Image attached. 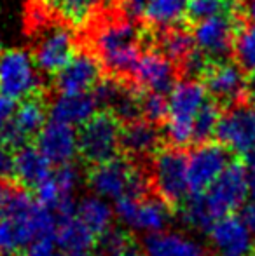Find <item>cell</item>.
<instances>
[{
	"label": "cell",
	"instance_id": "6da1fadb",
	"mask_svg": "<svg viewBox=\"0 0 255 256\" xmlns=\"http://www.w3.org/2000/svg\"><path fill=\"white\" fill-rule=\"evenodd\" d=\"M58 218L37 202L28 190L18 188L0 209V256H25L39 239L55 237Z\"/></svg>",
	"mask_w": 255,
	"mask_h": 256
},
{
	"label": "cell",
	"instance_id": "7a4b0ae2",
	"mask_svg": "<svg viewBox=\"0 0 255 256\" xmlns=\"http://www.w3.org/2000/svg\"><path fill=\"white\" fill-rule=\"evenodd\" d=\"M250 196L248 171L239 160H231L217 182L201 196H191L184 204V220L191 226L210 230L217 220L241 209Z\"/></svg>",
	"mask_w": 255,
	"mask_h": 256
},
{
	"label": "cell",
	"instance_id": "3957f363",
	"mask_svg": "<svg viewBox=\"0 0 255 256\" xmlns=\"http://www.w3.org/2000/svg\"><path fill=\"white\" fill-rule=\"evenodd\" d=\"M145 40L147 34L136 24V21L121 18L102 24L93 44L103 70L109 72L110 77L128 82V78H133L143 52V44H147Z\"/></svg>",
	"mask_w": 255,
	"mask_h": 256
},
{
	"label": "cell",
	"instance_id": "277c9868",
	"mask_svg": "<svg viewBox=\"0 0 255 256\" xmlns=\"http://www.w3.org/2000/svg\"><path fill=\"white\" fill-rule=\"evenodd\" d=\"M206 102L208 92L201 82L182 78L175 84L168 96V117L163 129V136L170 146L184 148L192 143L194 118Z\"/></svg>",
	"mask_w": 255,
	"mask_h": 256
},
{
	"label": "cell",
	"instance_id": "5b68a950",
	"mask_svg": "<svg viewBox=\"0 0 255 256\" xmlns=\"http://www.w3.org/2000/svg\"><path fill=\"white\" fill-rule=\"evenodd\" d=\"M123 122L109 110H100L77 129L79 155L91 166L112 160L121 150Z\"/></svg>",
	"mask_w": 255,
	"mask_h": 256
},
{
	"label": "cell",
	"instance_id": "8992f818",
	"mask_svg": "<svg viewBox=\"0 0 255 256\" xmlns=\"http://www.w3.org/2000/svg\"><path fill=\"white\" fill-rule=\"evenodd\" d=\"M88 185L95 196L105 200H117L124 196L143 197L147 190L143 174L123 157L93 166L88 172Z\"/></svg>",
	"mask_w": 255,
	"mask_h": 256
},
{
	"label": "cell",
	"instance_id": "52a82bcc",
	"mask_svg": "<svg viewBox=\"0 0 255 256\" xmlns=\"http://www.w3.org/2000/svg\"><path fill=\"white\" fill-rule=\"evenodd\" d=\"M34 54L25 49H0V94L21 102L41 89Z\"/></svg>",
	"mask_w": 255,
	"mask_h": 256
},
{
	"label": "cell",
	"instance_id": "ba28073f",
	"mask_svg": "<svg viewBox=\"0 0 255 256\" xmlns=\"http://www.w3.org/2000/svg\"><path fill=\"white\" fill-rule=\"evenodd\" d=\"M245 23L243 12L208 18L194 24V44L211 61H225L234 49L236 35Z\"/></svg>",
	"mask_w": 255,
	"mask_h": 256
},
{
	"label": "cell",
	"instance_id": "9c48e42d",
	"mask_svg": "<svg viewBox=\"0 0 255 256\" xmlns=\"http://www.w3.org/2000/svg\"><path fill=\"white\" fill-rule=\"evenodd\" d=\"M152 183L164 202L180 204L187 200V155L182 148L170 146L154 154Z\"/></svg>",
	"mask_w": 255,
	"mask_h": 256
},
{
	"label": "cell",
	"instance_id": "30bf717a",
	"mask_svg": "<svg viewBox=\"0 0 255 256\" xmlns=\"http://www.w3.org/2000/svg\"><path fill=\"white\" fill-rule=\"evenodd\" d=\"M114 214L128 228L150 236L166 228L170 222V204L161 197L124 196L116 200Z\"/></svg>",
	"mask_w": 255,
	"mask_h": 256
},
{
	"label": "cell",
	"instance_id": "8fae6325",
	"mask_svg": "<svg viewBox=\"0 0 255 256\" xmlns=\"http://www.w3.org/2000/svg\"><path fill=\"white\" fill-rule=\"evenodd\" d=\"M201 84L204 86L210 98L224 110L232 104L246 102L248 77L234 61H211L206 74L201 78Z\"/></svg>",
	"mask_w": 255,
	"mask_h": 256
},
{
	"label": "cell",
	"instance_id": "7c38bea8",
	"mask_svg": "<svg viewBox=\"0 0 255 256\" xmlns=\"http://www.w3.org/2000/svg\"><path fill=\"white\" fill-rule=\"evenodd\" d=\"M231 150L220 143H203L192 148L187 155V182L189 194L201 196L231 164Z\"/></svg>",
	"mask_w": 255,
	"mask_h": 256
},
{
	"label": "cell",
	"instance_id": "4fadbf2b",
	"mask_svg": "<svg viewBox=\"0 0 255 256\" xmlns=\"http://www.w3.org/2000/svg\"><path fill=\"white\" fill-rule=\"evenodd\" d=\"M215 138L231 152L250 155L255 150V110L246 102L225 108Z\"/></svg>",
	"mask_w": 255,
	"mask_h": 256
},
{
	"label": "cell",
	"instance_id": "5bb4252c",
	"mask_svg": "<svg viewBox=\"0 0 255 256\" xmlns=\"http://www.w3.org/2000/svg\"><path fill=\"white\" fill-rule=\"evenodd\" d=\"M75 52H77V44L70 28L63 24H53L42 32L32 54L39 72L55 77L70 63Z\"/></svg>",
	"mask_w": 255,
	"mask_h": 256
},
{
	"label": "cell",
	"instance_id": "9a60e30c",
	"mask_svg": "<svg viewBox=\"0 0 255 256\" xmlns=\"http://www.w3.org/2000/svg\"><path fill=\"white\" fill-rule=\"evenodd\" d=\"M51 78L58 94H84L91 92L103 78V66L96 54L77 51L70 63Z\"/></svg>",
	"mask_w": 255,
	"mask_h": 256
},
{
	"label": "cell",
	"instance_id": "2e32d148",
	"mask_svg": "<svg viewBox=\"0 0 255 256\" xmlns=\"http://www.w3.org/2000/svg\"><path fill=\"white\" fill-rule=\"evenodd\" d=\"M178 68L157 49H147L142 52L140 61L133 74V84L143 91L166 94L177 84Z\"/></svg>",
	"mask_w": 255,
	"mask_h": 256
},
{
	"label": "cell",
	"instance_id": "e0dca14e",
	"mask_svg": "<svg viewBox=\"0 0 255 256\" xmlns=\"http://www.w3.org/2000/svg\"><path fill=\"white\" fill-rule=\"evenodd\" d=\"M34 145L53 166L72 164L79 155L77 128L62 124V122L48 120L42 131L34 140Z\"/></svg>",
	"mask_w": 255,
	"mask_h": 256
},
{
	"label": "cell",
	"instance_id": "ac0fdd59",
	"mask_svg": "<svg viewBox=\"0 0 255 256\" xmlns=\"http://www.w3.org/2000/svg\"><path fill=\"white\" fill-rule=\"evenodd\" d=\"M208 236L220 256H252L253 234L245 226L239 216H225L210 226Z\"/></svg>",
	"mask_w": 255,
	"mask_h": 256
},
{
	"label": "cell",
	"instance_id": "d6986e66",
	"mask_svg": "<svg viewBox=\"0 0 255 256\" xmlns=\"http://www.w3.org/2000/svg\"><path fill=\"white\" fill-rule=\"evenodd\" d=\"M49 106H51V103H49L44 88L37 89L30 96L18 102V108L13 117V122L23 132L25 138H28V142L34 143V140L42 131V128L48 124Z\"/></svg>",
	"mask_w": 255,
	"mask_h": 256
},
{
	"label": "cell",
	"instance_id": "ffe728a7",
	"mask_svg": "<svg viewBox=\"0 0 255 256\" xmlns=\"http://www.w3.org/2000/svg\"><path fill=\"white\" fill-rule=\"evenodd\" d=\"M53 164L44 157L39 148L30 143L14 154V172L16 185L25 190H35L42 182L53 174Z\"/></svg>",
	"mask_w": 255,
	"mask_h": 256
},
{
	"label": "cell",
	"instance_id": "44dd1931",
	"mask_svg": "<svg viewBox=\"0 0 255 256\" xmlns=\"http://www.w3.org/2000/svg\"><path fill=\"white\" fill-rule=\"evenodd\" d=\"M98 110L91 92L84 94H58V98L49 106V120L81 128Z\"/></svg>",
	"mask_w": 255,
	"mask_h": 256
},
{
	"label": "cell",
	"instance_id": "7402d4cb",
	"mask_svg": "<svg viewBox=\"0 0 255 256\" xmlns=\"http://www.w3.org/2000/svg\"><path fill=\"white\" fill-rule=\"evenodd\" d=\"M161 142V132L157 131L156 124L138 118V120L123 124L121 131V150L126 152L129 157H147L157 152Z\"/></svg>",
	"mask_w": 255,
	"mask_h": 256
},
{
	"label": "cell",
	"instance_id": "603a6c76",
	"mask_svg": "<svg viewBox=\"0 0 255 256\" xmlns=\"http://www.w3.org/2000/svg\"><path fill=\"white\" fill-rule=\"evenodd\" d=\"M143 251L149 256H204V250L194 239L166 230L147 236Z\"/></svg>",
	"mask_w": 255,
	"mask_h": 256
},
{
	"label": "cell",
	"instance_id": "cb8c5ba5",
	"mask_svg": "<svg viewBox=\"0 0 255 256\" xmlns=\"http://www.w3.org/2000/svg\"><path fill=\"white\" fill-rule=\"evenodd\" d=\"M150 46H152V49H157L159 52H163L177 66L196 48L192 32L189 28L180 26V24L166 28V30H159L156 34H150Z\"/></svg>",
	"mask_w": 255,
	"mask_h": 256
},
{
	"label": "cell",
	"instance_id": "d4e9b609",
	"mask_svg": "<svg viewBox=\"0 0 255 256\" xmlns=\"http://www.w3.org/2000/svg\"><path fill=\"white\" fill-rule=\"evenodd\" d=\"M55 242L65 253H89L96 242V236L77 216H70L58 220Z\"/></svg>",
	"mask_w": 255,
	"mask_h": 256
},
{
	"label": "cell",
	"instance_id": "484cf974",
	"mask_svg": "<svg viewBox=\"0 0 255 256\" xmlns=\"http://www.w3.org/2000/svg\"><path fill=\"white\" fill-rule=\"evenodd\" d=\"M75 216L91 230L95 236L102 237L107 234L112 225L114 208L109 204V200L102 199L98 196H89L84 197L77 202L75 208Z\"/></svg>",
	"mask_w": 255,
	"mask_h": 256
},
{
	"label": "cell",
	"instance_id": "4316f807",
	"mask_svg": "<svg viewBox=\"0 0 255 256\" xmlns=\"http://www.w3.org/2000/svg\"><path fill=\"white\" fill-rule=\"evenodd\" d=\"M189 0H149L145 20L156 30L177 26L187 14Z\"/></svg>",
	"mask_w": 255,
	"mask_h": 256
},
{
	"label": "cell",
	"instance_id": "83f0119b",
	"mask_svg": "<svg viewBox=\"0 0 255 256\" xmlns=\"http://www.w3.org/2000/svg\"><path fill=\"white\" fill-rule=\"evenodd\" d=\"M222 110H224V108H222L217 102H213L211 98L201 106V110L197 112L196 118H194L192 143L203 145V143H210L211 138H215V132H217V126H218V120H220Z\"/></svg>",
	"mask_w": 255,
	"mask_h": 256
},
{
	"label": "cell",
	"instance_id": "f1b7e54d",
	"mask_svg": "<svg viewBox=\"0 0 255 256\" xmlns=\"http://www.w3.org/2000/svg\"><path fill=\"white\" fill-rule=\"evenodd\" d=\"M231 12H243L241 0H189L185 18L189 23L196 24L208 18Z\"/></svg>",
	"mask_w": 255,
	"mask_h": 256
},
{
	"label": "cell",
	"instance_id": "f546056e",
	"mask_svg": "<svg viewBox=\"0 0 255 256\" xmlns=\"http://www.w3.org/2000/svg\"><path fill=\"white\" fill-rule=\"evenodd\" d=\"M51 9L74 26H82L91 18L95 0H44Z\"/></svg>",
	"mask_w": 255,
	"mask_h": 256
},
{
	"label": "cell",
	"instance_id": "4dcf8cb0",
	"mask_svg": "<svg viewBox=\"0 0 255 256\" xmlns=\"http://www.w3.org/2000/svg\"><path fill=\"white\" fill-rule=\"evenodd\" d=\"M234 58L236 63L245 70V74L255 75V26L243 24L234 40Z\"/></svg>",
	"mask_w": 255,
	"mask_h": 256
},
{
	"label": "cell",
	"instance_id": "1f68e13d",
	"mask_svg": "<svg viewBox=\"0 0 255 256\" xmlns=\"http://www.w3.org/2000/svg\"><path fill=\"white\" fill-rule=\"evenodd\" d=\"M140 110H142V118L152 122V124L164 122L168 117V98H166V94L140 89Z\"/></svg>",
	"mask_w": 255,
	"mask_h": 256
},
{
	"label": "cell",
	"instance_id": "d6a6232c",
	"mask_svg": "<svg viewBox=\"0 0 255 256\" xmlns=\"http://www.w3.org/2000/svg\"><path fill=\"white\" fill-rule=\"evenodd\" d=\"M131 248H129V239L126 234L121 230L110 228L107 234L102 236L100 240V256H126Z\"/></svg>",
	"mask_w": 255,
	"mask_h": 256
},
{
	"label": "cell",
	"instance_id": "836d02e7",
	"mask_svg": "<svg viewBox=\"0 0 255 256\" xmlns=\"http://www.w3.org/2000/svg\"><path fill=\"white\" fill-rule=\"evenodd\" d=\"M53 174H55V180L58 182L62 192L65 196L72 197V194L75 192L79 182H81V172H79V169L74 166V162H72V164H67V166H60Z\"/></svg>",
	"mask_w": 255,
	"mask_h": 256
},
{
	"label": "cell",
	"instance_id": "e575fe53",
	"mask_svg": "<svg viewBox=\"0 0 255 256\" xmlns=\"http://www.w3.org/2000/svg\"><path fill=\"white\" fill-rule=\"evenodd\" d=\"M0 182L16 183L14 172V152L0 142Z\"/></svg>",
	"mask_w": 255,
	"mask_h": 256
},
{
	"label": "cell",
	"instance_id": "d590c367",
	"mask_svg": "<svg viewBox=\"0 0 255 256\" xmlns=\"http://www.w3.org/2000/svg\"><path fill=\"white\" fill-rule=\"evenodd\" d=\"M147 2L149 0H119V7L123 10V18L131 21H138L145 18Z\"/></svg>",
	"mask_w": 255,
	"mask_h": 256
},
{
	"label": "cell",
	"instance_id": "8d00e7d4",
	"mask_svg": "<svg viewBox=\"0 0 255 256\" xmlns=\"http://www.w3.org/2000/svg\"><path fill=\"white\" fill-rule=\"evenodd\" d=\"M56 242L55 237H46V239H39L27 250L25 256H56Z\"/></svg>",
	"mask_w": 255,
	"mask_h": 256
},
{
	"label": "cell",
	"instance_id": "74e56055",
	"mask_svg": "<svg viewBox=\"0 0 255 256\" xmlns=\"http://www.w3.org/2000/svg\"><path fill=\"white\" fill-rule=\"evenodd\" d=\"M18 102L7 98V96L0 94V132L6 129V126L13 120L14 114H16Z\"/></svg>",
	"mask_w": 255,
	"mask_h": 256
},
{
	"label": "cell",
	"instance_id": "f35d334b",
	"mask_svg": "<svg viewBox=\"0 0 255 256\" xmlns=\"http://www.w3.org/2000/svg\"><path fill=\"white\" fill-rule=\"evenodd\" d=\"M239 218L245 223V226L250 230V232L255 236V200L252 202H246L241 208V212H239Z\"/></svg>",
	"mask_w": 255,
	"mask_h": 256
},
{
	"label": "cell",
	"instance_id": "ab89813d",
	"mask_svg": "<svg viewBox=\"0 0 255 256\" xmlns=\"http://www.w3.org/2000/svg\"><path fill=\"white\" fill-rule=\"evenodd\" d=\"M248 157V162H246V171H248V185H250V196L255 200V150Z\"/></svg>",
	"mask_w": 255,
	"mask_h": 256
},
{
	"label": "cell",
	"instance_id": "60d3db41",
	"mask_svg": "<svg viewBox=\"0 0 255 256\" xmlns=\"http://www.w3.org/2000/svg\"><path fill=\"white\" fill-rule=\"evenodd\" d=\"M14 190H16V183L0 182V209L4 208V204L7 202V199H9Z\"/></svg>",
	"mask_w": 255,
	"mask_h": 256
},
{
	"label": "cell",
	"instance_id": "b9f144b4",
	"mask_svg": "<svg viewBox=\"0 0 255 256\" xmlns=\"http://www.w3.org/2000/svg\"><path fill=\"white\" fill-rule=\"evenodd\" d=\"M243 16L255 26V0H241Z\"/></svg>",
	"mask_w": 255,
	"mask_h": 256
},
{
	"label": "cell",
	"instance_id": "7bdbcfd3",
	"mask_svg": "<svg viewBox=\"0 0 255 256\" xmlns=\"http://www.w3.org/2000/svg\"><path fill=\"white\" fill-rule=\"evenodd\" d=\"M246 103L255 110V75H248V88H246Z\"/></svg>",
	"mask_w": 255,
	"mask_h": 256
},
{
	"label": "cell",
	"instance_id": "ee69618b",
	"mask_svg": "<svg viewBox=\"0 0 255 256\" xmlns=\"http://www.w3.org/2000/svg\"><path fill=\"white\" fill-rule=\"evenodd\" d=\"M56 256H91L89 253H65V251H62V253H58Z\"/></svg>",
	"mask_w": 255,
	"mask_h": 256
},
{
	"label": "cell",
	"instance_id": "f6af8a7d",
	"mask_svg": "<svg viewBox=\"0 0 255 256\" xmlns=\"http://www.w3.org/2000/svg\"><path fill=\"white\" fill-rule=\"evenodd\" d=\"M126 256H149L145 253V251H135V250H131Z\"/></svg>",
	"mask_w": 255,
	"mask_h": 256
},
{
	"label": "cell",
	"instance_id": "bcb514c9",
	"mask_svg": "<svg viewBox=\"0 0 255 256\" xmlns=\"http://www.w3.org/2000/svg\"><path fill=\"white\" fill-rule=\"evenodd\" d=\"M95 2H96V4H98V2H103V4H107V2H114V0H95Z\"/></svg>",
	"mask_w": 255,
	"mask_h": 256
}]
</instances>
